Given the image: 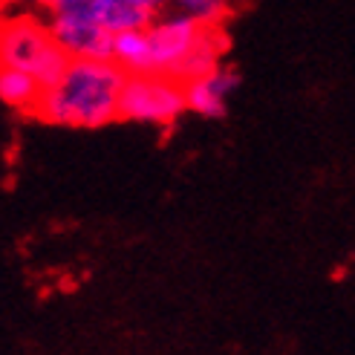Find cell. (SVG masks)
I'll return each instance as SVG.
<instances>
[{
  "label": "cell",
  "mask_w": 355,
  "mask_h": 355,
  "mask_svg": "<svg viewBox=\"0 0 355 355\" xmlns=\"http://www.w3.org/2000/svg\"><path fill=\"white\" fill-rule=\"evenodd\" d=\"M128 73L116 61L69 58L55 84L41 90L35 116L55 128L96 130L119 119Z\"/></svg>",
  "instance_id": "obj_1"
},
{
  "label": "cell",
  "mask_w": 355,
  "mask_h": 355,
  "mask_svg": "<svg viewBox=\"0 0 355 355\" xmlns=\"http://www.w3.org/2000/svg\"><path fill=\"white\" fill-rule=\"evenodd\" d=\"M202 29L205 26L197 24L193 17L176 9H165L145 29L119 32L113 38V61L128 76L162 73L180 81L188 55L197 46Z\"/></svg>",
  "instance_id": "obj_2"
},
{
  "label": "cell",
  "mask_w": 355,
  "mask_h": 355,
  "mask_svg": "<svg viewBox=\"0 0 355 355\" xmlns=\"http://www.w3.org/2000/svg\"><path fill=\"white\" fill-rule=\"evenodd\" d=\"M69 64V55L52 38L49 24L35 17H17L0 26V67L29 73L41 87H49L61 78Z\"/></svg>",
  "instance_id": "obj_3"
},
{
  "label": "cell",
  "mask_w": 355,
  "mask_h": 355,
  "mask_svg": "<svg viewBox=\"0 0 355 355\" xmlns=\"http://www.w3.org/2000/svg\"><path fill=\"white\" fill-rule=\"evenodd\" d=\"M188 110L185 84L162 73H136L128 76L121 90L119 119L136 124L168 128Z\"/></svg>",
  "instance_id": "obj_4"
},
{
  "label": "cell",
  "mask_w": 355,
  "mask_h": 355,
  "mask_svg": "<svg viewBox=\"0 0 355 355\" xmlns=\"http://www.w3.org/2000/svg\"><path fill=\"white\" fill-rule=\"evenodd\" d=\"M49 32L69 58H101L113 61V38L98 21L81 9H64L49 15Z\"/></svg>",
  "instance_id": "obj_5"
},
{
  "label": "cell",
  "mask_w": 355,
  "mask_h": 355,
  "mask_svg": "<svg viewBox=\"0 0 355 355\" xmlns=\"http://www.w3.org/2000/svg\"><path fill=\"white\" fill-rule=\"evenodd\" d=\"M168 6H171V0H84V3L73 9L87 12L107 32L119 35L130 29H145Z\"/></svg>",
  "instance_id": "obj_6"
},
{
  "label": "cell",
  "mask_w": 355,
  "mask_h": 355,
  "mask_svg": "<svg viewBox=\"0 0 355 355\" xmlns=\"http://www.w3.org/2000/svg\"><path fill=\"white\" fill-rule=\"evenodd\" d=\"M237 87H240V76L232 67L220 64L217 69H211V73L185 84L188 110L202 119H220V116H225L228 101H232Z\"/></svg>",
  "instance_id": "obj_7"
},
{
  "label": "cell",
  "mask_w": 355,
  "mask_h": 355,
  "mask_svg": "<svg viewBox=\"0 0 355 355\" xmlns=\"http://www.w3.org/2000/svg\"><path fill=\"white\" fill-rule=\"evenodd\" d=\"M44 87L35 81L29 73L21 69L0 67V101L9 104L15 110H35V104L41 98Z\"/></svg>",
  "instance_id": "obj_8"
},
{
  "label": "cell",
  "mask_w": 355,
  "mask_h": 355,
  "mask_svg": "<svg viewBox=\"0 0 355 355\" xmlns=\"http://www.w3.org/2000/svg\"><path fill=\"white\" fill-rule=\"evenodd\" d=\"M171 9L193 17L202 26H223L232 12V0H171Z\"/></svg>",
  "instance_id": "obj_9"
},
{
  "label": "cell",
  "mask_w": 355,
  "mask_h": 355,
  "mask_svg": "<svg viewBox=\"0 0 355 355\" xmlns=\"http://www.w3.org/2000/svg\"><path fill=\"white\" fill-rule=\"evenodd\" d=\"M41 9H46L49 15L52 12H64V9H73V6H78V3H84V0H35Z\"/></svg>",
  "instance_id": "obj_10"
}]
</instances>
